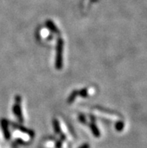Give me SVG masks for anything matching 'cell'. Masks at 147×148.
<instances>
[{"instance_id":"1","label":"cell","mask_w":147,"mask_h":148,"mask_svg":"<svg viewBox=\"0 0 147 148\" xmlns=\"http://www.w3.org/2000/svg\"><path fill=\"white\" fill-rule=\"evenodd\" d=\"M62 40L59 38V43L57 46V54H56V66L57 69H61L62 68Z\"/></svg>"}]
</instances>
